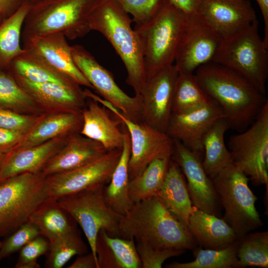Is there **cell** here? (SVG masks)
<instances>
[{
  "instance_id": "cell-1",
  "label": "cell",
  "mask_w": 268,
  "mask_h": 268,
  "mask_svg": "<svg viewBox=\"0 0 268 268\" xmlns=\"http://www.w3.org/2000/svg\"><path fill=\"white\" fill-rule=\"evenodd\" d=\"M194 74L203 91L221 108L229 128L239 133L253 123L268 101L246 79L220 64H204Z\"/></svg>"
},
{
  "instance_id": "cell-2",
  "label": "cell",
  "mask_w": 268,
  "mask_h": 268,
  "mask_svg": "<svg viewBox=\"0 0 268 268\" xmlns=\"http://www.w3.org/2000/svg\"><path fill=\"white\" fill-rule=\"evenodd\" d=\"M121 237L133 238L159 250H194L197 243L161 199L153 196L134 203L122 217Z\"/></svg>"
},
{
  "instance_id": "cell-3",
  "label": "cell",
  "mask_w": 268,
  "mask_h": 268,
  "mask_svg": "<svg viewBox=\"0 0 268 268\" xmlns=\"http://www.w3.org/2000/svg\"><path fill=\"white\" fill-rule=\"evenodd\" d=\"M129 15L115 0H105L89 18L91 31L99 32L112 45L124 63L126 82L138 96L147 80L142 46Z\"/></svg>"
},
{
  "instance_id": "cell-4",
  "label": "cell",
  "mask_w": 268,
  "mask_h": 268,
  "mask_svg": "<svg viewBox=\"0 0 268 268\" xmlns=\"http://www.w3.org/2000/svg\"><path fill=\"white\" fill-rule=\"evenodd\" d=\"M105 0H40L30 4L21 40L52 33L67 39L82 38L91 31L89 18Z\"/></svg>"
},
{
  "instance_id": "cell-5",
  "label": "cell",
  "mask_w": 268,
  "mask_h": 268,
  "mask_svg": "<svg viewBox=\"0 0 268 268\" xmlns=\"http://www.w3.org/2000/svg\"><path fill=\"white\" fill-rule=\"evenodd\" d=\"M186 17L166 0L152 19L134 27L142 46L147 79L174 64Z\"/></svg>"
},
{
  "instance_id": "cell-6",
  "label": "cell",
  "mask_w": 268,
  "mask_h": 268,
  "mask_svg": "<svg viewBox=\"0 0 268 268\" xmlns=\"http://www.w3.org/2000/svg\"><path fill=\"white\" fill-rule=\"evenodd\" d=\"M268 50L259 34L257 19L243 29L222 38L212 62L237 72L266 95Z\"/></svg>"
},
{
  "instance_id": "cell-7",
  "label": "cell",
  "mask_w": 268,
  "mask_h": 268,
  "mask_svg": "<svg viewBox=\"0 0 268 268\" xmlns=\"http://www.w3.org/2000/svg\"><path fill=\"white\" fill-rule=\"evenodd\" d=\"M220 204L224 220L238 239L263 223L257 211V197L249 187V178L232 162L211 178Z\"/></svg>"
},
{
  "instance_id": "cell-8",
  "label": "cell",
  "mask_w": 268,
  "mask_h": 268,
  "mask_svg": "<svg viewBox=\"0 0 268 268\" xmlns=\"http://www.w3.org/2000/svg\"><path fill=\"white\" fill-rule=\"evenodd\" d=\"M46 177L24 173L0 183V237L28 221L32 213L48 198Z\"/></svg>"
},
{
  "instance_id": "cell-9",
  "label": "cell",
  "mask_w": 268,
  "mask_h": 268,
  "mask_svg": "<svg viewBox=\"0 0 268 268\" xmlns=\"http://www.w3.org/2000/svg\"><path fill=\"white\" fill-rule=\"evenodd\" d=\"M104 186L85 189L57 199L81 227L91 252L96 259V241L101 229L111 236L121 237L120 223L123 215L115 212L106 203L103 194Z\"/></svg>"
},
{
  "instance_id": "cell-10",
  "label": "cell",
  "mask_w": 268,
  "mask_h": 268,
  "mask_svg": "<svg viewBox=\"0 0 268 268\" xmlns=\"http://www.w3.org/2000/svg\"><path fill=\"white\" fill-rule=\"evenodd\" d=\"M228 141L232 163L258 186L268 188V101L253 123Z\"/></svg>"
},
{
  "instance_id": "cell-11",
  "label": "cell",
  "mask_w": 268,
  "mask_h": 268,
  "mask_svg": "<svg viewBox=\"0 0 268 268\" xmlns=\"http://www.w3.org/2000/svg\"><path fill=\"white\" fill-rule=\"evenodd\" d=\"M83 92L86 97L96 101L110 110L127 130L131 143L128 165L130 180L139 175L154 159L171 157L173 139L166 133L159 131L143 122L132 121L110 102L89 89H85Z\"/></svg>"
},
{
  "instance_id": "cell-12",
  "label": "cell",
  "mask_w": 268,
  "mask_h": 268,
  "mask_svg": "<svg viewBox=\"0 0 268 268\" xmlns=\"http://www.w3.org/2000/svg\"><path fill=\"white\" fill-rule=\"evenodd\" d=\"M222 40L201 14L187 15L174 63L179 73L193 74L211 62Z\"/></svg>"
},
{
  "instance_id": "cell-13",
  "label": "cell",
  "mask_w": 268,
  "mask_h": 268,
  "mask_svg": "<svg viewBox=\"0 0 268 268\" xmlns=\"http://www.w3.org/2000/svg\"><path fill=\"white\" fill-rule=\"evenodd\" d=\"M74 62L94 89L133 121L141 122L139 96L131 97L116 83L112 74L101 65L94 56L79 45L71 46Z\"/></svg>"
},
{
  "instance_id": "cell-14",
  "label": "cell",
  "mask_w": 268,
  "mask_h": 268,
  "mask_svg": "<svg viewBox=\"0 0 268 268\" xmlns=\"http://www.w3.org/2000/svg\"><path fill=\"white\" fill-rule=\"evenodd\" d=\"M122 150L115 149L84 165L46 177L49 198L63 196L109 183L119 161Z\"/></svg>"
},
{
  "instance_id": "cell-15",
  "label": "cell",
  "mask_w": 268,
  "mask_h": 268,
  "mask_svg": "<svg viewBox=\"0 0 268 268\" xmlns=\"http://www.w3.org/2000/svg\"><path fill=\"white\" fill-rule=\"evenodd\" d=\"M179 71L174 64L148 78L138 95L142 121L166 133L172 114L175 85Z\"/></svg>"
},
{
  "instance_id": "cell-16",
  "label": "cell",
  "mask_w": 268,
  "mask_h": 268,
  "mask_svg": "<svg viewBox=\"0 0 268 268\" xmlns=\"http://www.w3.org/2000/svg\"><path fill=\"white\" fill-rule=\"evenodd\" d=\"M187 179L192 203L197 208L218 217L220 203L211 179L205 171L201 155L191 151L180 141L173 139L171 157Z\"/></svg>"
},
{
  "instance_id": "cell-17",
  "label": "cell",
  "mask_w": 268,
  "mask_h": 268,
  "mask_svg": "<svg viewBox=\"0 0 268 268\" xmlns=\"http://www.w3.org/2000/svg\"><path fill=\"white\" fill-rule=\"evenodd\" d=\"M224 118L218 104L213 99L205 105L184 113H172L166 133L180 141L191 151L199 154L203 152L204 134L217 119Z\"/></svg>"
},
{
  "instance_id": "cell-18",
  "label": "cell",
  "mask_w": 268,
  "mask_h": 268,
  "mask_svg": "<svg viewBox=\"0 0 268 268\" xmlns=\"http://www.w3.org/2000/svg\"><path fill=\"white\" fill-rule=\"evenodd\" d=\"M22 48L44 60L55 70L69 77L80 86L93 89L92 85L76 66L71 46L61 33H52L28 39Z\"/></svg>"
},
{
  "instance_id": "cell-19",
  "label": "cell",
  "mask_w": 268,
  "mask_h": 268,
  "mask_svg": "<svg viewBox=\"0 0 268 268\" xmlns=\"http://www.w3.org/2000/svg\"><path fill=\"white\" fill-rule=\"evenodd\" d=\"M198 13L222 38L237 32L257 19L249 0H203Z\"/></svg>"
},
{
  "instance_id": "cell-20",
  "label": "cell",
  "mask_w": 268,
  "mask_h": 268,
  "mask_svg": "<svg viewBox=\"0 0 268 268\" xmlns=\"http://www.w3.org/2000/svg\"><path fill=\"white\" fill-rule=\"evenodd\" d=\"M81 115V134L99 142L108 151L122 150L125 127L110 110L96 101L86 97Z\"/></svg>"
},
{
  "instance_id": "cell-21",
  "label": "cell",
  "mask_w": 268,
  "mask_h": 268,
  "mask_svg": "<svg viewBox=\"0 0 268 268\" xmlns=\"http://www.w3.org/2000/svg\"><path fill=\"white\" fill-rule=\"evenodd\" d=\"M13 76L37 104L53 110L54 112H81L85 105L86 97L78 84L35 83L17 76Z\"/></svg>"
},
{
  "instance_id": "cell-22",
  "label": "cell",
  "mask_w": 268,
  "mask_h": 268,
  "mask_svg": "<svg viewBox=\"0 0 268 268\" xmlns=\"http://www.w3.org/2000/svg\"><path fill=\"white\" fill-rule=\"evenodd\" d=\"M108 151L99 142L80 133L68 136L59 150L44 166L45 176L72 170L98 158Z\"/></svg>"
},
{
  "instance_id": "cell-23",
  "label": "cell",
  "mask_w": 268,
  "mask_h": 268,
  "mask_svg": "<svg viewBox=\"0 0 268 268\" xmlns=\"http://www.w3.org/2000/svg\"><path fill=\"white\" fill-rule=\"evenodd\" d=\"M82 125L81 112H54L45 114L38 116L35 123L13 149L33 146L54 138L79 133Z\"/></svg>"
},
{
  "instance_id": "cell-24",
  "label": "cell",
  "mask_w": 268,
  "mask_h": 268,
  "mask_svg": "<svg viewBox=\"0 0 268 268\" xmlns=\"http://www.w3.org/2000/svg\"><path fill=\"white\" fill-rule=\"evenodd\" d=\"M68 136L57 137L7 153L0 168V183L19 174L41 173L46 163L62 146Z\"/></svg>"
},
{
  "instance_id": "cell-25",
  "label": "cell",
  "mask_w": 268,
  "mask_h": 268,
  "mask_svg": "<svg viewBox=\"0 0 268 268\" xmlns=\"http://www.w3.org/2000/svg\"><path fill=\"white\" fill-rule=\"evenodd\" d=\"M188 227L197 244L204 249H222L238 240L233 229L223 218L194 206Z\"/></svg>"
},
{
  "instance_id": "cell-26",
  "label": "cell",
  "mask_w": 268,
  "mask_h": 268,
  "mask_svg": "<svg viewBox=\"0 0 268 268\" xmlns=\"http://www.w3.org/2000/svg\"><path fill=\"white\" fill-rule=\"evenodd\" d=\"M95 251L99 268H140L141 262L134 240L113 237L101 229Z\"/></svg>"
},
{
  "instance_id": "cell-27",
  "label": "cell",
  "mask_w": 268,
  "mask_h": 268,
  "mask_svg": "<svg viewBox=\"0 0 268 268\" xmlns=\"http://www.w3.org/2000/svg\"><path fill=\"white\" fill-rule=\"evenodd\" d=\"M131 154L129 134L125 127V138L122 153L108 184L103 187L104 199L115 212L124 215L134 203L129 195L130 178L128 165Z\"/></svg>"
},
{
  "instance_id": "cell-28",
  "label": "cell",
  "mask_w": 268,
  "mask_h": 268,
  "mask_svg": "<svg viewBox=\"0 0 268 268\" xmlns=\"http://www.w3.org/2000/svg\"><path fill=\"white\" fill-rule=\"evenodd\" d=\"M157 196L168 210L188 227L194 206L185 177L179 166L172 160L163 184Z\"/></svg>"
},
{
  "instance_id": "cell-29",
  "label": "cell",
  "mask_w": 268,
  "mask_h": 268,
  "mask_svg": "<svg viewBox=\"0 0 268 268\" xmlns=\"http://www.w3.org/2000/svg\"><path fill=\"white\" fill-rule=\"evenodd\" d=\"M28 221L39 229L49 241L57 236L77 230L75 221L57 199L48 198L31 215Z\"/></svg>"
},
{
  "instance_id": "cell-30",
  "label": "cell",
  "mask_w": 268,
  "mask_h": 268,
  "mask_svg": "<svg viewBox=\"0 0 268 268\" xmlns=\"http://www.w3.org/2000/svg\"><path fill=\"white\" fill-rule=\"evenodd\" d=\"M23 49V52L14 58L10 64L8 71L13 75L35 83L54 82L65 85L78 84L55 70L33 53Z\"/></svg>"
},
{
  "instance_id": "cell-31",
  "label": "cell",
  "mask_w": 268,
  "mask_h": 268,
  "mask_svg": "<svg viewBox=\"0 0 268 268\" xmlns=\"http://www.w3.org/2000/svg\"><path fill=\"white\" fill-rule=\"evenodd\" d=\"M229 129L226 120L220 118L211 125L203 138L204 156L202 164L210 178L232 162L224 142V135Z\"/></svg>"
},
{
  "instance_id": "cell-32",
  "label": "cell",
  "mask_w": 268,
  "mask_h": 268,
  "mask_svg": "<svg viewBox=\"0 0 268 268\" xmlns=\"http://www.w3.org/2000/svg\"><path fill=\"white\" fill-rule=\"evenodd\" d=\"M30 3L24 1L20 7L0 24V68L8 70L12 61L22 53L20 44L25 18Z\"/></svg>"
},
{
  "instance_id": "cell-33",
  "label": "cell",
  "mask_w": 268,
  "mask_h": 268,
  "mask_svg": "<svg viewBox=\"0 0 268 268\" xmlns=\"http://www.w3.org/2000/svg\"><path fill=\"white\" fill-rule=\"evenodd\" d=\"M171 160V157L154 159L139 175L130 180L129 195L134 203L157 195L165 179Z\"/></svg>"
},
{
  "instance_id": "cell-34",
  "label": "cell",
  "mask_w": 268,
  "mask_h": 268,
  "mask_svg": "<svg viewBox=\"0 0 268 268\" xmlns=\"http://www.w3.org/2000/svg\"><path fill=\"white\" fill-rule=\"evenodd\" d=\"M212 100L198 84L194 73H179L175 88L172 113L188 112Z\"/></svg>"
},
{
  "instance_id": "cell-35",
  "label": "cell",
  "mask_w": 268,
  "mask_h": 268,
  "mask_svg": "<svg viewBox=\"0 0 268 268\" xmlns=\"http://www.w3.org/2000/svg\"><path fill=\"white\" fill-rule=\"evenodd\" d=\"M237 268L268 267V232L248 233L238 239Z\"/></svg>"
},
{
  "instance_id": "cell-36",
  "label": "cell",
  "mask_w": 268,
  "mask_h": 268,
  "mask_svg": "<svg viewBox=\"0 0 268 268\" xmlns=\"http://www.w3.org/2000/svg\"><path fill=\"white\" fill-rule=\"evenodd\" d=\"M238 240L234 244L220 250L196 248L193 250L195 257L194 261L188 263L173 262L168 264L166 267L168 268H237Z\"/></svg>"
},
{
  "instance_id": "cell-37",
  "label": "cell",
  "mask_w": 268,
  "mask_h": 268,
  "mask_svg": "<svg viewBox=\"0 0 268 268\" xmlns=\"http://www.w3.org/2000/svg\"><path fill=\"white\" fill-rule=\"evenodd\" d=\"M49 241L45 267L61 268L73 256L87 253V248L77 230L57 236Z\"/></svg>"
},
{
  "instance_id": "cell-38",
  "label": "cell",
  "mask_w": 268,
  "mask_h": 268,
  "mask_svg": "<svg viewBox=\"0 0 268 268\" xmlns=\"http://www.w3.org/2000/svg\"><path fill=\"white\" fill-rule=\"evenodd\" d=\"M36 105L11 73L0 68V106L20 113L33 110Z\"/></svg>"
},
{
  "instance_id": "cell-39",
  "label": "cell",
  "mask_w": 268,
  "mask_h": 268,
  "mask_svg": "<svg viewBox=\"0 0 268 268\" xmlns=\"http://www.w3.org/2000/svg\"><path fill=\"white\" fill-rule=\"evenodd\" d=\"M129 14L132 16L135 27L152 19L166 0H115Z\"/></svg>"
},
{
  "instance_id": "cell-40",
  "label": "cell",
  "mask_w": 268,
  "mask_h": 268,
  "mask_svg": "<svg viewBox=\"0 0 268 268\" xmlns=\"http://www.w3.org/2000/svg\"><path fill=\"white\" fill-rule=\"evenodd\" d=\"M40 235L38 227L27 221L6 238L0 242V262L20 250L25 244Z\"/></svg>"
},
{
  "instance_id": "cell-41",
  "label": "cell",
  "mask_w": 268,
  "mask_h": 268,
  "mask_svg": "<svg viewBox=\"0 0 268 268\" xmlns=\"http://www.w3.org/2000/svg\"><path fill=\"white\" fill-rule=\"evenodd\" d=\"M49 247V240L39 235L25 244L20 250L16 268H39L37 259L47 253Z\"/></svg>"
},
{
  "instance_id": "cell-42",
  "label": "cell",
  "mask_w": 268,
  "mask_h": 268,
  "mask_svg": "<svg viewBox=\"0 0 268 268\" xmlns=\"http://www.w3.org/2000/svg\"><path fill=\"white\" fill-rule=\"evenodd\" d=\"M136 248L142 268H161L166 260L184 252L174 249L159 250L142 242H137Z\"/></svg>"
},
{
  "instance_id": "cell-43",
  "label": "cell",
  "mask_w": 268,
  "mask_h": 268,
  "mask_svg": "<svg viewBox=\"0 0 268 268\" xmlns=\"http://www.w3.org/2000/svg\"><path fill=\"white\" fill-rule=\"evenodd\" d=\"M38 117L15 112L0 106V128L25 134Z\"/></svg>"
},
{
  "instance_id": "cell-44",
  "label": "cell",
  "mask_w": 268,
  "mask_h": 268,
  "mask_svg": "<svg viewBox=\"0 0 268 268\" xmlns=\"http://www.w3.org/2000/svg\"><path fill=\"white\" fill-rule=\"evenodd\" d=\"M24 134L0 128V152L7 153L13 149Z\"/></svg>"
},
{
  "instance_id": "cell-45",
  "label": "cell",
  "mask_w": 268,
  "mask_h": 268,
  "mask_svg": "<svg viewBox=\"0 0 268 268\" xmlns=\"http://www.w3.org/2000/svg\"><path fill=\"white\" fill-rule=\"evenodd\" d=\"M68 268H99L97 259L93 253L80 255Z\"/></svg>"
},
{
  "instance_id": "cell-46",
  "label": "cell",
  "mask_w": 268,
  "mask_h": 268,
  "mask_svg": "<svg viewBox=\"0 0 268 268\" xmlns=\"http://www.w3.org/2000/svg\"><path fill=\"white\" fill-rule=\"evenodd\" d=\"M173 5L186 15L198 12L203 0H169Z\"/></svg>"
},
{
  "instance_id": "cell-47",
  "label": "cell",
  "mask_w": 268,
  "mask_h": 268,
  "mask_svg": "<svg viewBox=\"0 0 268 268\" xmlns=\"http://www.w3.org/2000/svg\"><path fill=\"white\" fill-rule=\"evenodd\" d=\"M25 0H0V13L3 20L13 14Z\"/></svg>"
},
{
  "instance_id": "cell-48",
  "label": "cell",
  "mask_w": 268,
  "mask_h": 268,
  "mask_svg": "<svg viewBox=\"0 0 268 268\" xmlns=\"http://www.w3.org/2000/svg\"><path fill=\"white\" fill-rule=\"evenodd\" d=\"M258 3L264 22V37L263 39L265 46L268 48V0H255Z\"/></svg>"
},
{
  "instance_id": "cell-49",
  "label": "cell",
  "mask_w": 268,
  "mask_h": 268,
  "mask_svg": "<svg viewBox=\"0 0 268 268\" xmlns=\"http://www.w3.org/2000/svg\"><path fill=\"white\" fill-rule=\"evenodd\" d=\"M6 153L0 152V168L3 163V161L6 156Z\"/></svg>"
},
{
  "instance_id": "cell-50",
  "label": "cell",
  "mask_w": 268,
  "mask_h": 268,
  "mask_svg": "<svg viewBox=\"0 0 268 268\" xmlns=\"http://www.w3.org/2000/svg\"><path fill=\"white\" fill-rule=\"evenodd\" d=\"M39 0H25V1H26L27 2L29 3L30 4L34 3V2H35L36 1H38Z\"/></svg>"
},
{
  "instance_id": "cell-51",
  "label": "cell",
  "mask_w": 268,
  "mask_h": 268,
  "mask_svg": "<svg viewBox=\"0 0 268 268\" xmlns=\"http://www.w3.org/2000/svg\"><path fill=\"white\" fill-rule=\"evenodd\" d=\"M3 19L2 18L0 13V24L2 23V22L3 21Z\"/></svg>"
}]
</instances>
